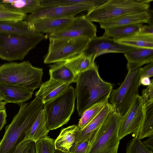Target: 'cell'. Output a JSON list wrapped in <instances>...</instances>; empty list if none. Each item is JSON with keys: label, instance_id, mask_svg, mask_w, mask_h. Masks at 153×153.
I'll list each match as a JSON object with an SVG mask.
<instances>
[{"label": "cell", "instance_id": "27", "mask_svg": "<svg viewBox=\"0 0 153 153\" xmlns=\"http://www.w3.org/2000/svg\"><path fill=\"white\" fill-rule=\"evenodd\" d=\"M117 43L135 48H153V35L138 33L124 39L115 41Z\"/></svg>", "mask_w": 153, "mask_h": 153}, {"label": "cell", "instance_id": "39", "mask_svg": "<svg viewBox=\"0 0 153 153\" xmlns=\"http://www.w3.org/2000/svg\"><path fill=\"white\" fill-rule=\"evenodd\" d=\"M7 117L6 110L4 109L0 110V131L7 123L6 118Z\"/></svg>", "mask_w": 153, "mask_h": 153}, {"label": "cell", "instance_id": "15", "mask_svg": "<svg viewBox=\"0 0 153 153\" xmlns=\"http://www.w3.org/2000/svg\"><path fill=\"white\" fill-rule=\"evenodd\" d=\"M74 18H39L28 22L35 31L51 35L59 32L65 29L72 22Z\"/></svg>", "mask_w": 153, "mask_h": 153}, {"label": "cell", "instance_id": "36", "mask_svg": "<svg viewBox=\"0 0 153 153\" xmlns=\"http://www.w3.org/2000/svg\"><path fill=\"white\" fill-rule=\"evenodd\" d=\"M153 76V62L148 64L143 68L141 67L140 78L143 77L149 78Z\"/></svg>", "mask_w": 153, "mask_h": 153}, {"label": "cell", "instance_id": "6", "mask_svg": "<svg viewBox=\"0 0 153 153\" xmlns=\"http://www.w3.org/2000/svg\"><path fill=\"white\" fill-rule=\"evenodd\" d=\"M76 98L75 89L70 86L59 96L44 104L47 126L49 131L68 123L74 112Z\"/></svg>", "mask_w": 153, "mask_h": 153}, {"label": "cell", "instance_id": "44", "mask_svg": "<svg viewBox=\"0 0 153 153\" xmlns=\"http://www.w3.org/2000/svg\"><path fill=\"white\" fill-rule=\"evenodd\" d=\"M55 153H69L68 152H62L61 151L55 149Z\"/></svg>", "mask_w": 153, "mask_h": 153}, {"label": "cell", "instance_id": "11", "mask_svg": "<svg viewBox=\"0 0 153 153\" xmlns=\"http://www.w3.org/2000/svg\"><path fill=\"white\" fill-rule=\"evenodd\" d=\"M144 108L139 94L133 98L129 107L122 117L119 126L118 135L120 140L132 134L137 137L143 119Z\"/></svg>", "mask_w": 153, "mask_h": 153}, {"label": "cell", "instance_id": "24", "mask_svg": "<svg viewBox=\"0 0 153 153\" xmlns=\"http://www.w3.org/2000/svg\"><path fill=\"white\" fill-rule=\"evenodd\" d=\"M49 67L50 79L64 82L69 85L76 82L77 76L65 65L64 61L55 63Z\"/></svg>", "mask_w": 153, "mask_h": 153}, {"label": "cell", "instance_id": "43", "mask_svg": "<svg viewBox=\"0 0 153 153\" xmlns=\"http://www.w3.org/2000/svg\"><path fill=\"white\" fill-rule=\"evenodd\" d=\"M7 103L4 101L0 102V110L5 109V106Z\"/></svg>", "mask_w": 153, "mask_h": 153}, {"label": "cell", "instance_id": "31", "mask_svg": "<svg viewBox=\"0 0 153 153\" xmlns=\"http://www.w3.org/2000/svg\"><path fill=\"white\" fill-rule=\"evenodd\" d=\"M36 153H55L54 140L48 136L35 142Z\"/></svg>", "mask_w": 153, "mask_h": 153}, {"label": "cell", "instance_id": "33", "mask_svg": "<svg viewBox=\"0 0 153 153\" xmlns=\"http://www.w3.org/2000/svg\"><path fill=\"white\" fill-rule=\"evenodd\" d=\"M92 132L76 142L69 153H88L91 141Z\"/></svg>", "mask_w": 153, "mask_h": 153}, {"label": "cell", "instance_id": "12", "mask_svg": "<svg viewBox=\"0 0 153 153\" xmlns=\"http://www.w3.org/2000/svg\"><path fill=\"white\" fill-rule=\"evenodd\" d=\"M96 27L85 16L74 17L65 29L57 33L48 35L49 39H72L85 38L90 40L97 36Z\"/></svg>", "mask_w": 153, "mask_h": 153}, {"label": "cell", "instance_id": "38", "mask_svg": "<svg viewBox=\"0 0 153 153\" xmlns=\"http://www.w3.org/2000/svg\"><path fill=\"white\" fill-rule=\"evenodd\" d=\"M138 33L142 35H153V23L143 25L140 28Z\"/></svg>", "mask_w": 153, "mask_h": 153}, {"label": "cell", "instance_id": "5", "mask_svg": "<svg viewBox=\"0 0 153 153\" xmlns=\"http://www.w3.org/2000/svg\"><path fill=\"white\" fill-rule=\"evenodd\" d=\"M46 35L37 32L32 35L0 33V58L8 62L22 60Z\"/></svg>", "mask_w": 153, "mask_h": 153}, {"label": "cell", "instance_id": "25", "mask_svg": "<svg viewBox=\"0 0 153 153\" xmlns=\"http://www.w3.org/2000/svg\"><path fill=\"white\" fill-rule=\"evenodd\" d=\"M143 23L114 27L105 30L104 34L115 41L130 36L138 33Z\"/></svg>", "mask_w": 153, "mask_h": 153}, {"label": "cell", "instance_id": "8", "mask_svg": "<svg viewBox=\"0 0 153 153\" xmlns=\"http://www.w3.org/2000/svg\"><path fill=\"white\" fill-rule=\"evenodd\" d=\"M150 3L137 0H108L104 4L88 11L86 17L91 22L100 23L126 14L149 9Z\"/></svg>", "mask_w": 153, "mask_h": 153}, {"label": "cell", "instance_id": "10", "mask_svg": "<svg viewBox=\"0 0 153 153\" xmlns=\"http://www.w3.org/2000/svg\"><path fill=\"white\" fill-rule=\"evenodd\" d=\"M107 0H89L86 3L66 6H42L33 13L27 15L24 20L27 22L43 18L65 19L74 17L84 11L94 9L106 2Z\"/></svg>", "mask_w": 153, "mask_h": 153}, {"label": "cell", "instance_id": "1", "mask_svg": "<svg viewBox=\"0 0 153 153\" xmlns=\"http://www.w3.org/2000/svg\"><path fill=\"white\" fill-rule=\"evenodd\" d=\"M76 82V107L79 117L95 105L108 102L113 85L102 79L96 64L92 68L78 74Z\"/></svg>", "mask_w": 153, "mask_h": 153}, {"label": "cell", "instance_id": "7", "mask_svg": "<svg viewBox=\"0 0 153 153\" xmlns=\"http://www.w3.org/2000/svg\"><path fill=\"white\" fill-rule=\"evenodd\" d=\"M141 67L127 64V74L120 86L113 90L109 97L114 110L123 116L130 107L135 96L138 94Z\"/></svg>", "mask_w": 153, "mask_h": 153}, {"label": "cell", "instance_id": "3", "mask_svg": "<svg viewBox=\"0 0 153 153\" xmlns=\"http://www.w3.org/2000/svg\"><path fill=\"white\" fill-rule=\"evenodd\" d=\"M43 69L28 61L11 62L0 66V83L18 86L34 91L42 81Z\"/></svg>", "mask_w": 153, "mask_h": 153}, {"label": "cell", "instance_id": "9", "mask_svg": "<svg viewBox=\"0 0 153 153\" xmlns=\"http://www.w3.org/2000/svg\"><path fill=\"white\" fill-rule=\"evenodd\" d=\"M49 39L48 51L44 62L46 64L66 61L74 57L86 49L90 40L85 38Z\"/></svg>", "mask_w": 153, "mask_h": 153}, {"label": "cell", "instance_id": "42", "mask_svg": "<svg viewBox=\"0 0 153 153\" xmlns=\"http://www.w3.org/2000/svg\"><path fill=\"white\" fill-rule=\"evenodd\" d=\"M28 153H36L35 142H33Z\"/></svg>", "mask_w": 153, "mask_h": 153}, {"label": "cell", "instance_id": "2", "mask_svg": "<svg viewBox=\"0 0 153 153\" xmlns=\"http://www.w3.org/2000/svg\"><path fill=\"white\" fill-rule=\"evenodd\" d=\"M18 104L19 110L10 123L6 126L5 133L0 141V153H15L24 140L26 131L44 107V104L36 97L29 102Z\"/></svg>", "mask_w": 153, "mask_h": 153}, {"label": "cell", "instance_id": "30", "mask_svg": "<svg viewBox=\"0 0 153 153\" xmlns=\"http://www.w3.org/2000/svg\"><path fill=\"white\" fill-rule=\"evenodd\" d=\"M126 153H153V150L145 146L138 137L134 136L127 143Z\"/></svg>", "mask_w": 153, "mask_h": 153}, {"label": "cell", "instance_id": "14", "mask_svg": "<svg viewBox=\"0 0 153 153\" xmlns=\"http://www.w3.org/2000/svg\"><path fill=\"white\" fill-rule=\"evenodd\" d=\"M138 23H153L152 13L149 9L126 14L99 23L100 27L105 30L114 27Z\"/></svg>", "mask_w": 153, "mask_h": 153}, {"label": "cell", "instance_id": "34", "mask_svg": "<svg viewBox=\"0 0 153 153\" xmlns=\"http://www.w3.org/2000/svg\"><path fill=\"white\" fill-rule=\"evenodd\" d=\"M89 0H40L42 6H66L87 2Z\"/></svg>", "mask_w": 153, "mask_h": 153}, {"label": "cell", "instance_id": "28", "mask_svg": "<svg viewBox=\"0 0 153 153\" xmlns=\"http://www.w3.org/2000/svg\"><path fill=\"white\" fill-rule=\"evenodd\" d=\"M144 107V117L137 136L141 140L153 136V103Z\"/></svg>", "mask_w": 153, "mask_h": 153}, {"label": "cell", "instance_id": "4", "mask_svg": "<svg viewBox=\"0 0 153 153\" xmlns=\"http://www.w3.org/2000/svg\"><path fill=\"white\" fill-rule=\"evenodd\" d=\"M122 117L113 111L101 126L92 132L88 153H118L120 140L118 132Z\"/></svg>", "mask_w": 153, "mask_h": 153}, {"label": "cell", "instance_id": "21", "mask_svg": "<svg viewBox=\"0 0 153 153\" xmlns=\"http://www.w3.org/2000/svg\"><path fill=\"white\" fill-rule=\"evenodd\" d=\"M37 32L31 27L28 22L24 20L0 21V33L28 35Z\"/></svg>", "mask_w": 153, "mask_h": 153}, {"label": "cell", "instance_id": "35", "mask_svg": "<svg viewBox=\"0 0 153 153\" xmlns=\"http://www.w3.org/2000/svg\"><path fill=\"white\" fill-rule=\"evenodd\" d=\"M143 105L145 107L153 103V80L152 79L150 84L143 90L140 96Z\"/></svg>", "mask_w": 153, "mask_h": 153}, {"label": "cell", "instance_id": "29", "mask_svg": "<svg viewBox=\"0 0 153 153\" xmlns=\"http://www.w3.org/2000/svg\"><path fill=\"white\" fill-rule=\"evenodd\" d=\"M109 103L102 102L96 104L84 111L81 116L78 125L80 129L86 126Z\"/></svg>", "mask_w": 153, "mask_h": 153}, {"label": "cell", "instance_id": "41", "mask_svg": "<svg viewBox=\"0 0 153 153\" xmlns=\"http://www.w3.org/2000/svg\"><path fill=\"white\" fill-rule=\"evenodd\" d=\"M151 82V81L150 80L149 78L148 77H143L141 78H140L139 85L140 86L142 85H149Z\"/></svg>", "mask_w": 153, "mask_h": 153}, {"label": "cell", "instance_id": "18", "mask_svg": "<svg viewBox=\"0 0 153 153\" xmlns=\"http://www.w3.org/2000/svg\"><path fill=\"white\" fill-rule=\"evenodd\" d=\"M80 128L77 125H72L62 129L54 140L55 149L69 153L76 142L77 134Z\"/></svg>", "mask_w": 153, "mask_h": 153}, {"label": "cell", "instance_id": "16", "mask_svg": "<svg viewBox=\"0 0 153 153\" xmlns=\"http://www.w3.org/2000/svg\"><path fill=\"white\" fill-rule=\"evenodd\" d=\"M70 86L67 83L50 79L41 85L35 97L44 104L59 96Z\"/></svg>", "mask_w": 153, "mask_h": 153}, {"label": "cell", "instance_id": "13", "mask_svg": "<svg viewBox=\"0 0 153 153\" xmlns=\"http://www.w3.org/2000/svg\"><path fill=\"white\" fill-rule=\"evenodd\" d=\"M135 48L119 43L105 34L90 40L85 49L82 53L87 56L93 55L96 58L100 55L109 53H124Z\"/></svg>", "mask_w": 153, "mask_h": 153}, {"label": "cell", "instance_id": "37", "mask_svg": "<svg viewBox=\"0 0 153 153\" xmlns=\"http://www.w3.org/2000/svg\"><path fill=\"white\" fill-rule=\"evenodd\" d=\"M33 142L30 140H24L20 144L15 153H28Z\"/></svg>", "mask_w": 153, "mask_h": 153}, {"label": "cell", "instance_id": "26", "mask_svg": "<svg viewBox=\"0 0 153 153\" xmlns=\"http://www.w3.org/2000/svg\"><path fill=\"white\" fill-rule=\"evenodd\" d=\"M3 5L12 11L25 14L33 13L41 6L40 0H11L10 3Z\"/></svg>", "mask_w": 153, "mask_h": 153}, {"label": "cell", "instance_id": "19", "mask_svg": "<svg viewBox=\"0 0 153 153\" xmlns=\"http://www.w3.org/2000/svg\"><path fill=\"white\" fill-rule=\"evenodd\" d=\"M49 131L47 127L45 114L43 109L31 126L26 131L24 140H30L36 142L47 137Z\"/></svg>", "mask_w": 153, "mask_h": 153}, {"label": "cell", "instance_id": "32", "mask_svg": "<svg viewBox=\"0 0 153 153\" xmlns=\"http://www.w3.org/2000/svg\"><path fill=\"white\" fill-rule=\"evenodd\" d=\"M27 14L18 13L12 11L0 4V21H17L24 20Z\"/></svg>", "mask_w": 153, "mask_h": 153}, {"label": "cell", "instance_id": "22", "mask_svg": "<svg viewBox=\"0 0 153 153\" xmlns=\"http://www.w3.org/2000/svg\"><path fill=\"white\" fill-rule=\"evenodd\" d=\"M96 57L93 55L87 56L82 52L68 61H64L65 65L76 76L92 68L96 64Z\"/></svg>", "mask_w": 153, "mask_h": 153}, {"label": "cell", "instance_id": "40", "mask_svg": "<svg viewBox=\"0 0 153 153\" xmlns=\"http://www.w3.org/2000/svg\"><path fill=\"white\" fill-rule=\"evenodd\" d=\"M142 143L147 147L153 150V136L149 137L148 139L142 141Z\"/></svg>", "mask_w": 153, "mask_h": 153}, {"label": "cell", "instance_id": "45", "mask_svg": "<svg viewBox=\"0 0 153 153\" xmlns=\"http://www.w3.org/2000/svg\"><path fill=\"white\" fill-rule=\"evenodd\" d=\"M3 100V99L0 95V102L2 101Z\"/></svg>", "mask_w": 153, "mask_h": 153}, {"label": "cell", "instance_id": "20", "mask_svg": "<svg viewBox=\"0 0 153 153\" xmlns=\"http://www.w3.org/2000/svg\"><path fill=\"white\" fill-rule=\"evenodd\" d=\"M114 111L113 106L109 103L83 129H80V128L77 133L76 142L79 141L98 129L104 123L109 115Z\"/></svg>", "mask_w": 153, "mask_h": 153}, {"label": "cell", "instance_id": "23", "mask_svg": "<svg viewBox=\"0 0 153 153\" xmlns=\"http://www.w3.org/2000/svg\"><path fill=\"white\" fill-rule=\"evenodd\" d=\"M127 64L137 67L153 62V48H140L124 53Z\"/></svg>", "mask_w": 153, "mask_h": 153}, {"label": "cell", "instance_id": "17", "mask_svg": "<svg viewBox=\"0 0 153 153\" xmlns=\"http://www.w3.org/2000/svg\"><path fill=\"white\" fill-rule=\"evenodd\" d=\"M33 93V91L24 88L0 83V95L7 103L24 102L31 98Z\"/></svg>", "mask_w": 153, "mask_h": 153}]
</instances>
